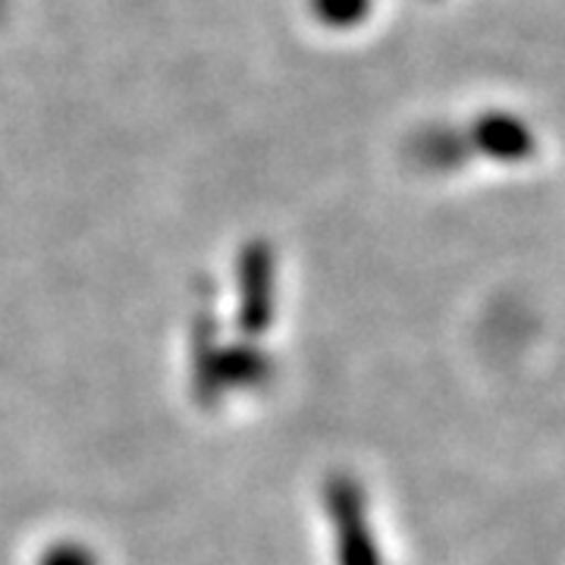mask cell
<instances>
[{
	"instance_id": "6da1fadb",
	"label": "cell",
	"mask_w": 565,
	"mask_h": 565,
	"mask_svg": "<svg viewBox=\"0 0 565 565\" xmlns=\"http://www.w3.org/2000/svg\"><path fill=\"white\" fill-rule=\"evenodd\" d=\"M534 151H537V139L531 126L522 117H512L503 110L478 117L468 129H434L418 141L422 161L437 170H452L471 154H481L490 161L519 163L534 158Z\"/></svg>"
},
{
	"instance_id": "7a4b0ae2",
	"label": "cell",
	"mask_w": 565,
	"mask_h": 565,
	"mask_svg": "<svg viewBox=\"0 0 565 565\" xmlns=\"http://www.w3.org/2000/svg\"><path fill=\"white\" fill-rule=\"evenodd\" d=\"M377 0H305V13L323 32L349 35L371 22Z\"/></svg>"
}]
</instances>
